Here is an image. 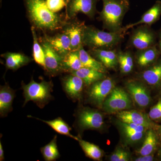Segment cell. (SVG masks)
<instances>
[{
  "label": "cell",
  "instance_id": "1",
  "mask_svg": "<svg viewBox=\"0 0 161 161\" xmlns=\"http://www.w3.org/2000/svg\"><path fill=\"white\" fill-rule=\"evenodd\" d=\"M25 3L31 20L37 28L54 31L62 26L61 18L50 10L45 0H25Z\"/></svg>",
  "mask_w": 161,
  "mask_h": 161
},
{
  "label": "cell",
  "instance_id": "2",
  "mask_svg": "<svg viewBox=\"0 0 161 161\" xmlns=\"http://www.w3.org/2000/svg\"><path fill=\"white\" fill-rule=\"evenodd\" d=\"M101 17L104 24L111 32H120L122 21L128 8L127 0H102Z\"/></svg>",
  "mask_w": 161,
  "mask_h": 161
},
{
  "label": "cell",
  "instance_id": "3",
  "mask_svg": "<svg viewBox=\"0 0 161 161\" xmlns=\"http://www.w3.org/2000/svg\"><path fill=\"white\" fill-rule=\"evenodd\" d=\"M53 87V84L52 81L42 80L41 82H37L32 78L27 84L22 81V89L25 98L23 107L31 101L40 108H43L53 99L51 93Z\"/></svg>",
  "mask_w": 161,
  "mask_h": 161
},
{
  "label": "cell",
  "instance_id": "4",
  "mask_svg": "<svg viewBox=\"0 0 161 161\" xmlns=\"http://www.w3.org/2000/svg\"><path fill=\"white\" fill-rule=\"evenodd\" d=\"M120 32L102 31L85 26L84 30L83 44L93 49L111 47L120 41Z\"/></svg>",
  "mask_w": 161,
  "mask_h": 161
},
{
  "label": "cell",
  "instance_id": "5",
  "mask_svg": "<svg viewBox=\"0 0 161 161\" xmlns=\"http://www.w3.org/2000/svg\"><path fill=\"white\" fill-rule=\"evenodd\" d=\"M132 102L126 92L119 87H114L104 102L103 108L108 113L119 112L130 109Z\"/></svg>",
  "mask_w": 161,
  "mask_h": 161
},
{
  "label": "cell",
  "instance_id": "6",
  "mask_svg": "<svg viewBox=\"0 0 161 161\" xmlns=\"http://www.w3.org/2000/svg\"><path fill=\"white\" fill-rule=\"evenodd\" d=\"M90 86L87 93L89 100L96 106L102 108L104 102L115 87V83L111 78H105Z\"/></svg>",
  "mask_w": 161,
  "mask_h": 161
},
{
  "label": "cell",
  "instance_id": "7",
  "mask_svg": "<svg viewBox=\"0 0 161 161\" xmlns=\"http://www.w3.org/2000/svg\"><path fill=\"white\" fill-rule=\"evenodd\" d=\"M77 115V124L81 130H100L103 126V115L89 108L80 109Z\"/></svg>",
  "mask_w": 161,
  "mask_h": 161
},
{
  "label": "cell",
  "instance_id": "8",
  "mask_svg": "<svg viewBox=\"0 0 161 161\" xmlns=\"http://www.w3.org/2000/svg\"><path fill=\"white\" fill-rule=\"evenodd\" d=\"M97 0H70L66 6L67 14L69 18L78 13H82L92 18L96 12Z\"/></svg>",
  "mask_w": 161,
  "mask_h": 161
},
{
  "label": "cell",
  "instance_id": "9",
  "mask_svg": "<svg viewBox=\"0 0 161 161\" xmlns=\"http://www.w3.org/2000/svg\"><path fill=\"white\" fill-rule=\"evenodd\" d=\"M45 55L46 70L52 75H56L64 70L63 58L53 49L46 41L42 44Z\"/></svg>",
  "mask_w": 161,
  "mask_h": 161
},
{
  "label": "cell",
  "instance_id": "10",
  "mask_svg": "<svg viewBox=\"0 0 161 161\" xmlns=\"http://www.w3.org/2000/svg\"><path fill=\"white\" fill-rule=\"evenodd\" d=\"M84 83L81 78L71 74L64 77L62 80L64 90L73 100H78L81 97Z\"/></svg>",
  "mask_w": 161,
  "mask_h": 161
},
{
  "label": "cell",
  "instance_id": "11",
  "mask_svg": "<svg viewBox=\"0 0 161 161\" xmlns=\"http://www.w3.org/2000/svg\"><path fill=\"white\" fill-rule=\"evenodd\" d=\"M127 88L133 100L139 106H148L151 101L150 93L146 87L142 84L131 81L127 84Z\"/></svg>",
  "mask_w": 161,
  "mask_h": 161
},
{
  "label": "cell",
  "instance_id": "12",
  "mask_svg": "<svg viewBox=\"0 0 161 161\" xmlns=\"http://www.w3.org/2000/svg\"><path fill=\"white\" fill-rule=\"evenodd\" d=\"M117 117L123 122L136 124L148 129L153 126V123L149 116L138 111L124 110L119 112Z\"/></svg>",
  "mask_w": 161,
  "mask_h": 161
},
{
  "label": "cell",
  "instance_id": "13",
  "mask_svg": "<svg viewBox=\"0 0 161 161\" xmlns=\"http://www.w3.org/2000/svg\"><path fill=\"white\" fill-rule=\"evenodd\" d=\"M45 41L63 58L72 51L70 40L64 32L54 36H46Z\"/></svg>",
  "mask_w": 161,
  "mask_h": 161
},
{
  "label": "cell",
  "instance_id": "14",
  "mask_svg": "<svg viewBox=\"0 0 161 161\" xmlns=\"http://www.w3.org/2000/svg\"><path fill=\"white\" fill-rule=\"evenodd\" d=\"M15 96V91L8 84L0 86V115L6 117L13 110L12 104Z\"/></svg>",
  "mask_w": 161,
  "mask_h": 161
},
{
  "label": "cell",
  "instance_id": "15",
  "mask_svg": "<svg viewBox=\"0 0 161 161\" xmlns=\"http://www.w3.org/2000/svg\"><path fill=\"white\" fill-rule=\"evenodd\" d=\"M85 27L83 24L75 23L68 25L64 29V32L70 40L72 51L78 50L82 46Z\"/></svg>",
  "mask_w": 161,
  "mask_h": 161
},
{
  "label": "cell",
  "instance_id": "16",
  "mask_svg": "<svg viewBox=\"0 0 161 161\" xmlns=\"http://www.w3.org/2000/svg\"><path fill=\"white\" fill-rule=\"evenodd\" d=\"M154 41V36L152 32L144 28L136 30L131 39L132 45L140 50L152 46Z\"/></svg>",
  "mask_w": 161,
  "mask_h": 161
},
{
  "label": "cell",
  "instance_id": "17",
  "mask_svg": "<svg viewBox=\"0 0 161 161\" xmlns=\"http://www.w3.org/2000/svg\"><path fill=\"white\" fill-rule=\"evenodd\" d=\"M6 60L7 69L16 70L31 61L29 57L20 53H7L2 55Z\"/></svg>",
  "mask_w": 161,
  "mask_h": 161
},
{
  "label": "cell",
  "instance_id": "18",
  "mask_svg": "<svg viewBox=\"0 0 161 161\" xmlns=\"http://www.w3.org/2000/svg\"><path fill=\"white\" fill-rule=\"evenodd\" d=\"M70 73L81 78L84 83L88 86L105 78V73L85 67L78 70L73 71Z\"/></svg>",
  "mask_w": 161,
  "mask_h": 161
},
{
  "label": "cell",
  "instance_id": "19",
  "mask_svg": "<svg viewBox=\"0 0 161 161\" xmlns=\"http://www.w3.org/2000/svg\"><path fill=\"white\" fill-rule=\"evenodd\" d=\"M27 117L36 119L37 120L45 123V124L49 125L50 127H51L53 130H55L56 132H58L59 134L66 136H69L70 138L74 139L75 140L78 141L79 137L72 135L71 133H70L71 131L72 130L71 128L69 125L66 122L64 121L60 117H58V118L53 119V120H46L40 119V118H37V117L31 116V115H28Z\"/></svg>",
  "mask_w": 161,
  "mask_h": 161
},
{
  "label": "cell",
  "instance_id": "20",
  "mask_svg": "<svg viewBox=\"0 0 161 161\" xmlns=\"http://www.w3.org/2000/svg\"><path fill=\"white\" fill-rule=\"evenodd\" d=\"M161 14V2L157 1L150 9L146 12L139 21L136 23L130 24L126 26L125 30H128L130 28L140 24L151 25L155 23Z\"/></svg>",
  "mask_w": 161,
  "mask_h": 161
},
{
  "label": "cell",
  "instance_id": "21",
  "mask_svg": "<svg viewBox=\"0 0 161 161\" xmlns=\"http://www.w3.org/2000/svg\"><path fill=\"white\" fill-rule=\"evenodd\" d=\"M95 57L108 68L115 69L119 64L118 56L114 51L102 48L93 49Z\"/></svg>",
  "mask_w": 161,
  "mask_h": 161
},
{
  "label": "cell",
  "instance_id": "22",
  "mask_svg": "<svg viewBox=\"0 0 161 161\" xmlns=\"http://www.w3.org/2000/svg\"><path fill=\"white\" fill-rule=\"evenodd\" d=\"M78 52L80 60L84 67L89 68L103 73L106 72V67L104 66L103 64L100 61L92 58V56L84 49L82 45L78 49Z\"/></svg>",
  "mask_w": 161,
  "mask_h": 161
},
{
  "label": "cell",
  "instance_id": "23",
  "mask_svg": "<svg viewBox=\"0 0 161 161\" xmlns=\"http://www.w3.org/2000/svg\"><path fill=\"white\" fill-rule=\"evenodd\" d=\"M64 70L70 72L84 67L79 57L78 50L71 51L63 58Z\"/></svg>",
  "mask_w": 161,
  "mask_h": 161
},
{
  "label": "cell",
  "instance_id": "24",
  "mask_svg": "<svg viewBox=\"0 0 161 161\" xmlns=\"http://www.w3.org/2000/svg\"><path fill=\"white\" fill-rule=\"evenodd\" d=\"M41 153L46 161L57 160L60 157L57 145V135H55L50 142L40 149Z\"/></svg>",
  "mask_w": 161,
  "mask_h": 161
},
{
  "label": "cell",
  "instance_id": "25",
  "mask_svg": "<svg viewBox=\"0 0 161 161\" xmlns=\"http://www.w3.org/2000/svg\"><path fill=\"white\" fill-rule=\"evenodd\" d=\"M142 78L148 84L156 86L161 82V61L146 70L143 73Z\"/></svg>",
  "mask_w": 161,
  "mask_h": 161
},
{
  "label": "cell",
  "instance_id": "26",
  "mask_svg": "<svg viewBox=\"0 0 161 161\" xmlns=\"http://www.w3.org/2000/svg\"><path fill=\"white\" fill-rule=\"evenodd\" d=\"M158 54V51L155 47L142 50L137 56V63L142 67L148 66L156 59Z\"/></svg>",
  "mask_w": 161,
  "mask_h": 161
},
{
  "label": "cell",
  "instance_id": "27",
  "mask_svg": "<svg viewBox=\"0 0 161 161\" xmlns=\"http://www.w3.org/2000/svg\"><path fill=\"white\" fill-rule=\"evenodd\" d=\"M80 147L86 156L95 160H100L103 156V153L98 146L83 140L79 137L78 140Z\"/></svg>",
  "mask_w": 161,
  "mask_h": 161
},
{
  "label": "cell",
  "instance_id": "28",
  "mask_svg": "<svg viewBox=\"0 0 161 161\" xmlns=\"http://www.w3.org/2000/svg\"><path fill=\"white\" fill-rule=\"evenodd\" d=\"M157 137L155 132L151 129L147 132L142 146L137 153L141 156L149 155L155 150L157 144Z\"/></svg>",
  "mask_w": 161,
  "mask_h": 161
},
{
  "label": "cell",
  "instance_id": "29",
  "mask_svg": "<svg viewBox=\"0 0 161 161\" xmlns=\"http://www.w3.org/2000/svg\"><path fill=\"white\" fill-rule=\"evenodd\" d=\"M32 34L33 38V57L35 61L40 66L43 67L46 70L45 64V55L43 47L40 46L38 42L35 27L32 26L31 28Z\"/></svg>",
  "mask_w": 161,
  "mask_h": 161
},
{
  "label": "cell",
  "instance_id": "30",
  "mask_svg": "<svg viewBox=\"0 0 161 161\" xmlns=\"http://www.w3.org/2000/svg\"><path fill=\"white\" fill-rule=\"evenodd\" d=\"M117 56L121 72L124 74L130 73L133 67V60L131 55L127 53H120Z\"/></svg>",
  "mask_w": 161,
  "mask_h": 161
},
{
  "label": "cell",
  "instance_id": "31",
  "mask_svg": "<svg viewBox=\"0 0 161 161\" xmlns=\"http://www.w3.org/2000/svg\"><path fill=\"white\" fill-rule=\"evenodd\" d=\"M45 2L50 10L55 13L60 11L67 6L64 0H45Z\"/></svg>",
  "mask_w": 161,
  "mask_h": 161
},
{
  "label": "cell",
  "instance_id": "32",
  "mask_svg": "<svg viewBox=\"0 0 161 161\" xmlns=\"http://www.w3.org/2000/svg\"><path fill=\"white\" fill-rule=\"evenodd\" d=\"M121 125L123 130L124 132L136 131V132H144L148 129V128L143 126L139 125L136 124L127 123L123 122L121 123Z\"/></svg>",
  "mask_w": 161,
  "mask_h": 161
},
{
  "label": "cell",
  "instance_id": "33",
  "mask_svg": "<svg viewBox=\"0 0 161 161\" xmlns=\"http://www.w3.org/2000/svg\"><path fill=\"white\" fill-rule=\"evenodd\" d=\"M129 159L128 153L120 149L116 150L110 157V160L112 161H127Z\"/></svg>",
  "mask_w": 161,
  "mask_h": 161
},
{
  "label": "cell",
  "instance_id": "34",
  "mask_svg": "<svg viewBox=\"0 0 161 161\" xmlns=\"http://www.w3.org/2000/svg\"><path fill=\"white\" fill-rule=\"evenodd\" d=\"M149 116L152 120L161 119V98L157 103L151 108L149 112Z\"/></svg>",
  "mask_w": 161,
  "mask_h": 161
},
{
  "label": "cell",
  "instance_id": "35",
  "mask_svg": "<svg viewBox=\"0 0 161 161\" xmlns=\"http://www.w3.org/2000/svg\"><path fill=\"white\" fill-rule=\"evenodd\" d=\"M127 138L131 142L139 141L143 136L144 132L136 131H126L124 132Z\"/></svg>",
  "mask_w": 161,
  "mask_h": 161
},
{
  "label": "cell",
  "instance_id": "36",
  "mask_svg": "<svg viewBox=\"0 0 161 161\" xmlns=\"http://www.w3.org/2000/svg\"><path fill=\"white\" fill-rule=\"evenodd\" d=\"M153 155L151 154L149 155L142 156L136 159V161H153Z\"/></svg>",
  "mask_w": 161,
  "mask_h": 161
},
{
  "label": "cell",
  "instance_id": "37",
  "mask_svg": "<svg viewBox=\"0 0 161 161\" xmlns=\"http://www.w3.org/2000/svg\"><path fill=\"white\" fill-rule=\"evenodd\" d=\"M5 159V156H4V151L3 150V145L2 142L0 141V161H4Z\"/></svg>",
  "mask_w": 161,
  "mask_h": 161
},
{
  "label": "cell",
  "instance_id": "38",
  "mask_svg": "<svg viewBox=\"0 0 161 161\" xmlns=\"http://www.w3.org/2000/svg\"><path fill=\"white\" fill-rule=\"evenodd\" d=\"M70 0H64L65 3H66V5H67L68 3L69 2Z\"/></svg>",
  "mask_w": 161,
  "mask_h": 161
},
{
  "label": "cell",
  "instance_id": "39",
  "mask_svg": "<svg viewBox=\"0 0 161 161\" xmlns=\"http://www.w3.org/2000/svg\"><path fill=\"white\" fill-rule=\"evenodd\" d=\"M159 46H160V48L161 51V36L160 40Z\"/></svg>",
  "mask_w": 161,
  "mask_h": 161
},
{
  "label": "cell",
  "instance_id": "40",
  "mask_svg": "<svg viewBox=\"0 0 161 161\" xmlns=\"http://www.w3.org/2000/svg\"><path fill=\"white\" fill-rule=\"evenodd\" d=\"M159 134L160 135L161 137V127L160 128V130H159Z\"/></svg>",
  "mask_w": 161,
  "mask_h": 161
}]
</instances>
